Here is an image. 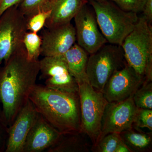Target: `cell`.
Instances as JSON below:
<instances>
[{
	"instance_id": "1",
	"label": "cell",
	"mask_w": 152,
	"mask_h": 152,
	"mask_svg": "<svg viewBox=\"0 0 152 152\" xmlns=\"http://www.w3.org/2000/svg\"><path fill=\"white\" fill-rule=\"evenodd\" d=\"M39 72V60H29L24 46L14 53L0 71L2 118L8 129L29 100Z\"/></svg>"
},
{
	"instance_id": "2",
	"label": "cell",
	"mask_w": 152,
	"mask_h": 152,
	"mask_svg": "<svg viewBox=\"0 0 152 152\" xmlns=\"http://www.w3.org/2000/svg\"><path fill=\"white\" fill-rule=\"evenodd\" d=\"M29 100L38 113L61 134L81 132L78 92H69L36 84Z\"/></svg>"
},
{
	"instance_id": "3",
	"label": "cell",
	"mask_w": 152,
	"mask_h": 152,
	"mask_svg": "<svg viewBox=\"0 0 152 152\" xmlns=\"http://www.w3.org/2000/svg\"><path fill=\"white\" fill-rule=\"evenodd\" d=\"M101 32L108 43L121 46L138 20L137 14L127 12L110 0L89 1Z\"/></svg>"
},
{
	"instance_id": "4",
	"label": "cell",
	"mask_w": 152,
	"mask_h": 152,
	"mask_svg": "<svg viewBox=\"0 0 152 152\" xmlns=\"http://www.w3.org/2000/svg\"><path fill=\"white\" fill-rule=\"evenodd\" d=\"M126 64L122 47L107 43L89 56L87 66L89 84L102 92L112 75Z\"/></svg>"
},
{
	"instance_id": "5",
	"label": "cell",
	"mask_w": 152,
	"mask_h": 152,
	"mask_svg": "<svg viewBox=\"0 0 152 152\" xmlns=\"http://www.w3.org/2000/svg\"><path fill=\"white\" fill-rule=\"evenodd\" d=\"M81 113V132L90 140L93 146L97 142L101 133L102 119L108 102L102 92L89 83L78 85Z\"/></svg>"
},
{
	"instance_id": "6",
	"label": "cell",
	"mask_w": 152,
	"mask_h": 152,
	"mask_svg": "<svg viewBox=\"0 0 152 152\" xmlns=\"http://www.w3.org/2000/svg\"><path fill=\"white\" fill-rule=\"evenodd\" d=\"M121 47L128 65L145 78L147 61L152 57V27L142 16L139 17L135 26L125 38Z\"/></svg>"
},
{
	"instance_id": "7",
	"label": "cell",
	"mask_w": 152,
	"mask_h": 152,
	"mask_svg": "<svg viewBox=\"0 0 152 152\" xmlns=\"http://www.w3.org/2000/svg\"><path fill=\"white\" fill-rule=\"evenodd\" d=\"M27 31L26 18L18 5L8 9L0 17V65L24 47L23 38Z\"/></svg>"
},
{
	"instance_id": "8",
	"label": "cell",
	"mask_w": 152,
	"mask_h": 152,
	"mask_svg": "<svg viewBox=\"0 0 152 152\" xmlns=\"http://www.w3.org/2000/svg\"><path fill=\"white\" fill-rule=\"evenodd\" d=\"M133 96L124 100L108 103L103 115L97 142L109 133H121L132 127L138 109Z\"/></svg>"
},
{
	"instance_id": "9",
	"label": "cell",
	"mask_w": 152,
	"mask_h": 152,
	"mask_svg": "<svg viewBox=\"0 0 152 152\" xmlns=\"http://www.w3.org/2000/svg\"><path fill=\"white\" fill-rule=\"evenodd\" d=\"M83 6L74 18L77 44L91 54L107 42L101 32L93 9Z\"/></svg>"
},
{
	"instance_id": "10",
	"label": "cell",
	"mask_w": 152,
	"mask_h": 152,
	"mask_svg": "<svg viewBox=\"0 0 152 152\" xmlns=\"http://www.w3.org/2000/svg\"><path fill=\"white\" fill-rule=\"evenodd\" d=\"M145 80L126 64L112 75L102 93L108 102L124 100L134 95Z\"/></svg>"
},
{
	"instance_id": "11",
	"label": "cell",
	"mask_w": 152,
	"mask_h": 152,
	"mask_svg": "<svg viewBox=\"0 0 152 152\" xmlns=\"http://www.w3.org/2000/svg\"><path fill=\"white\" fill-rule=\"evenodd\" d=\"M40 72L45 86L53 89L78 92V85L71 75L63 56L44 57L39 61Z\"/></svg>"
},
{
	"instance_id": "12",
	"label": "cell",
	"mask_w": 152,
	"mask_h": 152,
	"mask_svg": "<svg viewBox=\"0 0 152 152\" xmlns=\"http://www.w3.org/2000/svg\"><path fill=\"white\" fill-rule=\"evenodd\" d=\"M39 115L29 100L7 129L5 152H23L27 137Z\"/></svg>"
},
{
	"instance_id": "13",
	"label": "cell",
	"mask_w": 152,
	"mask_h": 152,
	"mask_svg": "<svg viewBox=\"0 0 152 152\" xmlns=\"http://www.w3.org/2000/svg\"><path fill=\"white\" fill-rule=\"evenodd\" d=\"M41 55L44 57L63 56L75 44V30L71 23L43 33Z\"/></svg>"
},
{
	"instance_id": "14",
	"label": "cell",
	"mask_w": 152,
	"mask_h": 152,
	"mask_svg": "<svg viewBox=\"0 0 152 152\" xmlns=\"http://www.w3.org/2000/svg\"><path fill=\"white\" fill-rule=\"evenodd\" d=\"M62 134L39 113L24 145L23 152H39L54 145Z\"/></svg>"
},
{
	"instance_id": "15",
	"label": "cell",
	"mask_w": 152,
	"mask_h": 152,
	"mask_svg": "<svg viewBox=\"0 0 152 152\" xmlns=\"http://www.w3.org/2000/svg\"><path fill=\"white\" fill-rule=\"evenodd\" d=\"M87 0H52L48 9L51 14L45 26L52 28L71 23Z\"/></svg>"
},
{
	"instance_id": "16",
	"label": "cell",
	"mask_w": 152,
	"mask_h": 152,
	"mask_svg": "<svg viewBox=\"0 0 152 152\" xmlns=\"http://www.w3.org/2000/svg\"><path fill=\"white\" fill-rule=\"evenodd\" d=\"M89 54L77 44L63 55L68 69L78 85L88 83L87 66Z\"/></svg>"
},
{
	"instance_id": "17",
	"label": "cell",
	"mask_w": 152,
	"mask_h": 152,
	"mask_svg": "<svg viewBox=\"0 0 152 152\" xmlns=\"http://www.w3.org/2000/svg\"><path fill=\"white\" fill-rule=\"evenodd\" d=\"M88 137L82 132L61 134L58 141L47 150L49 152H88L91 149Z\"/></svg>"
},
{
	"instance_id": "18",
	"label": "cell",
	"mask_w": 152,
	"mask_h": 152,
	"mask_svg": "<svg viewBox=\"0 0 152 152\" xmlns=\"http://www.w3.org/2000/svg\"><path fill=\"white\" fill-rule=\"evenodd\" d=\"M123 141L132 152H148L152 151V132H145L140 129L132 127L120 133Z\"/></svg>"
},
{
	"instance_id": "19",
	"label": "cell",
	"mask_w": 152,
	"mask_h": 152,
	"mask_svg": "<svg viewBox=\"0 0 152 152\" xmlns=\"http://www.w3.org/2000/svg\"><path fill=\"white\" fill-rule=\"evenodd\" d=\"M138 108L152 109V83L145 80L133 96Z\"/></svg>"
},
{
	"instance_id": "20",
	"label": "cell",
	"mask_w": 152,
	"mask_h": 152,
	"mask_svg": "<svg viewBox=\"0 0 152 152\" xmlns=\"http://www.w3.org/2000/svg\"><path fill=\"white\" fill-rule=\"evenodd\" d=\"M27 57L31 61H38L41 55L42 38L37 33L26 32L23 40Z\"/></svg>"
},
{
	"instance_id": "21",
	"label": "cell",
	"mask_w": 152,
	"mask_h": 152,
	"mask_svg": "<svg viewBox=\"0 0 152 152\" xmlns=\"http://www.w3.org/2000/svg\"><path fill=\"white\" fill-rule=\"evenodd\" d=\"M122 142L120 133H109L92 146L91 151L95 152H115L118 146Z\"/></svg>"
},
{
	"instance_id": "22",
	"label": "cell",
	"mask_w": 152,
	"mask_h": 152,
	"mask_svg": "<svg viewBox=\"0 0 152 152\" xmlns=\"http://www.w3.org/2000/svg\"><path fill=\"white\" fill-rule=\"evenodd\" d=\"M52 0H22L18 5V8L26 18L43 10H49Z\"/></svg>"
},
{
	"instance_id": "23",
	"label": "cell",
	"mask_w": 152,
	"mask_h": 152,
	"mask_svg": "<svg viewBox=\"0 0 152 152\" xmlns=\"http://www.w3.org/2000/svg\"><path fill=\"white\" fill-rule=\"evenodd\" d=\"M51 14L49 9L39 11L37 13L26 18V27L27 31L38 33L45 25L48 19Z\"/></svg>"
},
{
	"instance_id": "24",
	"label": "cell",
	"mask_w": 152,
	"mask_h": 152,
	"mask_svg": "<svg viewBox=\"0 0 152 152\" xmlns=\"http://www.w3.org/2000/svg\"><path fill=\"white\" fill-rule=\"evenodd\" d=\"M133 126L141 129L147 128L152 131V110L138 108Z\"/></svg>"
},
{
	"instance_id": "25",
	"label": "cell",
	"mask_w": 152,
	"mask_h": 152,
	"mask_svg": "<svg viewBox=\"0 0 152 152\" xmlns=\"http://www.w3.org/2000/svg\"><path fill=\"white\" fill-rule=\"evenodd\" d=\"M119 7L127 12H142L147 0H111Z\"/></svg>"
},
{
	"instance_id": "26",
	"label": "cell",
	"mask_w": 152,
	"mask_h": 152,
	"mask_svg": "<svg viewBox=\"0 0 152 152\" xmlns=\"http://www.w3.org/2000/svg\"><path fill=\"white\" fill-rule=\"evenodd\" d=\"M22 1V0H0V17L8 9L18 5Z\"/></svg>"
},
{
	"instance_id": "27",
	"label": "cell",
	"mask_w": 152,
	"mask_h": 152,
	"mask_svg": "<svg viewBox=\"0 0 152 152\" xmlns=\"http://www.w3.org/2000/svg\"><path fill=\"white\" fill-rule=\"evenodd\" d=\"M142 12V16L151 24L152 22V0H147Z\"/></svg>"
},
{
	"instance_id": "28",
	"label": "cell",
	"mask_w": 152,
	"mask_h": 152,
	"mask_svg": "<svg viewBox=\"0 0 152 152\" xmlns=\"http://www.w3.org/2000/svg\"><path fill=\"white\" fill-rule=\"evenodd\" d=\"M8 129L0 125V152L5 150L6 142L5 133H7Z\"/></svg>"
},
{
	"instance_id": "29",
	"label": "cell",
	"mask_w": 152,
	"mask_h": 152,
	"mask_svg": "<svg viewBox=\"0 0 152 152\" xmlns=\"http://www.w3.org/2000/svg\"><path fill=\"white\" fill-rule=\"evenodd\" d=\"M115 152H132V151L123 141L118 146Z\"/></svg>"
},
{
	"instance_id": "30",
	"label": "cell",
	"mask_w": 152,
	"mask_h": 152,
	"mask_svg": "<svg viewBox=\"0 0 152 152\" xmlns=\"http://www.w3.org/2000/svg\"><path fill=\"white\" fill-rule=\"evenodd\" d=\"M0 125H1V126H4L7 127L5 125H4V122H3L2 118L1 111V110H0Z\"/></svg>"
},
{
	"instance_id": "31",
	"label": "cell",
	"mask_w": 152,
	"mask_h": 152,
	"mask_svg": "<svg viewBox=\"0 0 152 152\" xmlns=\"http://www.w3.org/2000/svg\"><path fill=\"white\" fill-rule=\"evenodd\" d=\"M87 1H96L102 2V1H106V0H87Z\"/></svg>"
}]
</instances>
